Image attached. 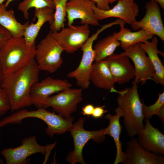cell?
<instances>
[{
	"mask_svg": "<svg viewBox=\"0 0 164 164\" xmlns=\"http://www.w3.org/2000/svg\"><path fill=\"white\" fill-rule=\"evenodd\" d=\"M137 85L120 91L117 98L118 107L123 113V125L128 136L133 137L144 127V119L142 103L138 91Z\"/></svg>",
	"mask_w": 164,
	"mask_h": 164,
	"instance_id": "7a4b0ae2",
	"label": "cell"
},
{
	"mask_svg": "<svg viewBox=\"0 0 164 164\" xmlns=\"http://www.w3.org/2000/svg\"><path fill=\"white\" fill-rule=\"evenodd\" d=\"M90 80L97 88L116 92L115 83L104 60L95 62L93 64Z\"/></svg>",
	"mask_w": 164,
	"mask_h": 164,
	"instance_id": "ffe728a7",
	"label": "cell"
},
{
	"mask_svg": "<svg viewBox=\"0 0 164 164\" xmlns=\"http://www.w3.org/2000/svg\"><path fill=\"white\" fill-rule=\"evenodd\" d=\"M108 27L107 24L103 25L89 37L81 48L83 55L79 66L75 70L67 74L68 77L75 79L77 85L82 90L88 89L90 84V76L95 58L93 42L101 32Z\"/></svg>",
	"mask_w": 164,
	"mask_h": 164,
	"instance_id": "8992f818",
	"label": "cell"
},
{
	"mask_svg": "<svg viewBox=\"0 0 164 164\" xmlns=\"http://www.w3.org/2000/svg\"><path fill=\"white\" fill-rule=\"evenodd\" d=\"M114 111L115 114L112 115L108 113L104 116L105 118L109 120V124L108 127L104 129V135H109L113 139L115 143L116 153L114 164H118L123 162L124 157V152L122 150V144L120 140V134L122 131L120 119L123 116V113L118 107Z\"/></svg>",
	"mask_w": 164,
	"mask_h": 164,
	"instance_id": "d6986e66",
	"label": "cell"
},
{
	"mask_svg": "<svg viewBox=\"0 0 164 164\" xmlns=\"http://www.w3.org/2000/svg\"><path fill=\"white\" fill-rule=\"evenodd\" d=\"M118 0H127V1H134V0H108V2L109 3L112 4L113 2L116 1H118Z\"/></svg>",
	"mask_w": 164,
	"mask_h": 164,
	"instance_id": "8d00e7d4",
	"label": "cell"
},
{
	"mask_svg": "<svg viewBox=\"0 0 164 164\" xmlns=\"http://www.w3.org/2000/svg\"><path fill=\"white\" fill-rule=\"evenodd\" d=\"M55 5L54 20L50 25L52 32H59L65 27L64 22L67 15L66 4L69 0H53Z\"/></svg>",
	"mask_w": 164,
	"mask_h": 164,
	"instance_id": "484cf974",
	"label": "cell"
},
{
	"mask_svg": "<svg viewBox=\"0 0 164 164\" xmlns=\"http://www.w3.org/2000/svg\"><path fill=\"white\" fill-rule=\"evenodd\" d=\"M89 25H72L59 32H51L53 36L67 53L72 54L81 48L89 37Z\"/></svg>",
	"mask_w": 164,
	"mask_h": 164,
	"instance_id": "9c48e42d",
	"label": "cell"
},
{
	"mask_svg": "<svg viewBox=\"0 0 164 164\" xmlns=\"http://www.w3.org/2000/svg\"><path fill=\"white\" fill-rule=\"evenodd\" d=\"M31 117L39 118L44 121L47 125L46 133L51 137L55 134H62L70 131L74 120L73 117L65 119L58 114L47 111L45 108L31 111L23 109L1 120L0 126L2 127L10 124H19L25 118Z\"/></svg>",
	"mask_w": 164,
	"mask_h": 164,
	"instance_id": "277c9868",
	"label": "cell"
},
{
	"mask_svg": "<svg viewBox=\"0 0 164 164\" xmlns=\"http://www.w3.org/2000/svg\"><path fill=\"white\" fill-rule=\"evenodd\" d=\"M5 0H0V5L3 3V2Z\"/></svg>",
	"mask_w": 164,
	"mask_h": 164,
	"instance_id": "74e56055",
	"label": "cell"
},
{
	"mask_svg": "<svg viewBox=\"0 0 164 164\" xmlns=\"http://www.w3.org/2000/svg\"><path fill=\"white\" fill-rule=\"evenodd\" d=\"M5 3L0 5V25L4 27L15 38L23 37L26 28L29 23L28 21L24 24L16 20L13 10H7Z\"/></svg>",
	"mask_w": 164,
	"mask_h": 164,
	"instance_id": "603a6c76",
	"label": "cell"
},
{
	"mask_svg": "<svg viewBox=\"0 0 164 164\" xmlns=\"http://www.w3.org/2000/svg\"><path fill=\"white\" fill-rule=\"evenodd\" d=\"M39 70L35 58L22 68L4 74L1 86L9 98L12 112L32 104L30 91L39 81Z\"/></svg>",
	"mask_w": 164,
	"mask_h": 164,
	"instance_id": "6da1fadb",
	"label": "cell"
},
{
	"mask_svg": "<svg viewBox=\"0 0 164 164\" xmlns=\"http://www.w3.org/2000/svg\"><path fill=\"white\" fill-rule=\"evenodd\" d=\"M104 107L105 106L103 105L94 107L91 116L95 118L101 117L104 113L107 112V111L104 109Z\"/></svg>",
	"mask_w": 164,
	"mask_h": 164,
	"instance_id": "1f68e13d",
	"label": "cell"
},
{
	"mask_svg": "<svg viewBox=\"0 0 164 164\" xmlns=\"http://www.w3.org/2000/svg\"><path fill=\"white\" fill-rule=\"evenodd\" d=\"M91 8L99 20L116 17L130 25L136 21V17L139 12L138 5L134 1H131L118 0L116 5L108 10L98 9L94 2Z\"/></svg>",
	"mask_w": 164,
	"mask_h": 164,
	"instance_id": "5bb4252c",
	"label": "cell"
},
{
	"mask_svg": "<svg viewBox=\"0 0 164 164\" xmlns=\"http://www.w3.org/2000/svg\"><path fill=\"white\" fill-rule=\"evenodd\" d=\"M96 3V7L98 9L108 10L111 8L109 5L108 0H91Z\"/></svg>",
	"mask_w": 164,
	"mask_h": 164,
	"instance_id": "4dcf8cb0",
	"label": "cell"
},
{
	"mask_svg": "<svg viewBox=\"0 0 164 164\" xmlns=\"http://www.w3.org/2000/svg\"><path fill=\"white\" fill-rule=\"evenodd\" d=\"M82 90L81 88H70L50 96L44 102L43 108L50 107L63 118L69 119L72 114L76 111L78 104L83 100Z\"/></svg>",
	"mask_w": 164,
	"mask_h": 164,
	"instance_id": "ba28073f",
	"label": "cell"
},
{
	"mask_svg": "<svg viewBox=\"0 0 164 164\" xmlns=\"http://www.w3.org/2000/svg\"><path fill=\"white\" fill-rule=\"evenodd\" d=\"M10 109V104L9 98L0 85V115L5 114Z\"/></svg>",
	"mask_w": 164,
	"mask_h": 164,
	"instance_id": "f1b7e54d",
	"label": "cell"
},
{
	"mask_svg": "<svg viewBox=\"0 0 164 164\" xmlns=\"http://www.w3.org/2000/svg\"><path fill=\"white\" fill-rule=\"evenodd\" d=\"M36 47L35 59L39 70L52 73L62 66L63 48L53 36L50 31Z\"/></svg>",
	"mask_w": 164,
	"mask_h": 164,
	"instance_id": "5b68a950",
	"label": "cell"
},
{
	"mask_svg": "<svg viewBox=\"0 0 164 164\" xmlns=\"http://www.w3.org/2000/svg\"><path fill=\"white\" fill-rule=\"evenodd\" d=\"M48 7L54 9L55 5L53 0H23L18 6V9L21 11L25 19H29V9L32 8L39 9Z\"/></svg>",
	"mask_w": 164,
	"mask_h": 164,
	"instance_id": "83f0119b",
	"label": "cell"
},
{
	"mask_svg": "<svg viewBox=\"0 0 164 164\" xmlns=\"http://www.w3.org/2000/svg\"><path fill=\"white\" fill-rule=\"evenodd\" d=\"M54 18V10L48 7L35 9L34 19L37 21L35 23H29L26 28L23 37L27 43L35 45V41L39 32L43 24L48 22L50 25L53 22Z\"/></svg>",
	"mask_w": 164,
	"mask_h": 164,
	"instance_id": "44dd1931",
	"label": "cell"
},
{
	"mask_svg": "<svg viewBox=\"0 0 164 164\" xmlns=\"http://www.w3.org/2000/svg\"><path fill=\"white\" fill-rule=\"evenodd\" d=\"M94 107L92 104H87L82 108V113L84 115H92Z\"/></svg>",
	"mask_w": 164,
	"mask_h": 164,
	"instance_id": "d6a6232c",
	"label": "cell"
},
{
	"mask_svg": "<svg viewBox=\"0 0 164 164\" xmlns=\"http://www.w3.org/2000/svg\"><path fill=\"white\" fill-rule=\"evenodd\" d=\"M0 142H1V141H0Z\"/></svg>",
	"mask_w": 164,
	"mask_h": 164,
	"instance_id": "f35d334b",
	"label": "cell"
},
{
	"mask_svg": "<svg viewBox=\"0 0 164 164\" xmlns=\"http://www.w3.org/2000/svg\"><path fill=\"white\" fill-rule=\"evenodd\" d=\"M55 144V143L45 146L41 145L37 142L36 136H32L23 138L20 146L4 149L1 153L5 158L6 164H22L28 161L29 156L38 153L44 154L45 160L47 159Z\"/></svg>",
	"mask_w": 164,
	"mask_h": 164,
	"instance_id": "52a82bcc",
	"label": "cell"
},
{
	"mask_svg": "<svg viewBox=\"0 0 164 164\" xmlns=\"http://www.w3.org/2000/svg\"><path fill=\"white\" fill-rule=\"evenodd\" d=\"M104 60L115 83L122 85L134 78L135 69L127 56L121 53L113 54Z\"/></svg>",
	"mask_w": 164,
	"mask_h": 164,
	"instance_id": "2e32d148",
	"label": "cell"
},
{
	"mask_svg": "<svg viewBox=\"0 0 164 164\" xmlns=\"http://www.w3.org/2000/svg\"><path fill=\"white\" fill-rule=\"evenodd\" d=\"M125 23L121 24L120 30L117 38L120 43V46L123 49L132 46L137 43H143L152 39L154 35L148 33L142 29L139 30L132 32L125 27Z\"/></svg>",
	"mask_w": 164,
	"mask_h": 164,
	"instance_id": "cb8c5ba5",
	"label": "cell"
},
{
	"mask_svg": "<svg viewBox=\"0 0 164 164\" xmlns=\"http://www.w3.org/2000/svg\"><path fill=\"white\" fill-rule=\"evenodd\" d=\"M85 118L79 119L73 125L70 130L73 138L74 144L73 151L69 153L66 159L69 163L86 164L82 156V150L87 142L91 139L104 136V129L95 131H88L84 129L83 125Z\"/></svg>",
	"mask_w": 164,
	"mask_h": 164,
	"instance_id": "8fae6325",
	"label": "cell"
},
{
	"mask_svg": "<svg viewBox=\"0 0 164 164\" xmlns=\"http://www.w3.org/2000/svg\"><path fill=\"white\" fill-rule=\"evenodd\" d=\"M72 84L67 80L48 77L32 86L30 97L32 104L38 108H43L44 101L52 94L70 88Z\"/></svg>",
	"mask_w": 164,
	"mask_h": 164,
	"instance_id": "7c38bea8",
	"label": "cell"
},
{
	"mask_svg": "<svg viewBox=\"0 0 164 164\" xmlns=\"http://www.w3.org/2000/svg\"><path fill=\"white\" fill-rule=\"evenodd\" d=\"M145 13L139 21H135L130 25L135 30L142 29L148 33L158 36L164 41V27L159 4L149 1L145 4Z\"/></svg>",
	"mask_w": 164,
	"mask_h": 164,
	"instance_id": "4fadbf2b",
	"label": "cell"
},
{
	"mask_svg": "<svg viewBox=\"0 0 164 164\" xmlns=\"http://www.w3.org/2000/svg\"><path fill=\"white\" fill-rule=\"evenodd\" d=\"M14 0H7L6 2L5 3L6 7H7L10 3Z\"/></svg>",
	"mask_w": 164,
	"mask_h": 164,
	"instance_id": "d590c367",
	"label": "cell"
},
{
	"mask_svg": "<svg viewBox=\"0 0 164 164\" xmlns=\"http://www.w3.org/2000/svg\"><path fill=\"white\" fill-rule=\"evenodd\" d=\"M119 34V32H114L96 44L93 48L95 53L94 61L104 60L113 54L117 48L121 45L117 38Z\"/></svg>",
	"mask_w": 164,
	"mask_h": 164,
	"instance_id": "d4e9b609",
	"label": "cell"
},
{
	"mask_svg": "<svg viewBox=\"0 0 164 164\" xmlns=\"http://www.w3.org/2000/svg\"><path fill=\"white\" fill-rule=\"evenodd\" d=\"M123 49L124 51L121 53L131 59L134 64L135 76L132 85L140 82L143 85L148 80H153L155 73L153 66L140 43Z\"/></svg>",
	"mask_w": 164,
	"mask_h": 164,
	"instance_id": "30bf717a",
	"label": "cell"
},
{
	"mask_svg": "<svg viewBox=\"0 0 164 164\" xmlns=\"http://www.w3.org/2000/svg\"><path fill=\"white\" fill-rule=\"evenodd\" d=\"M151 41H146L140 43V45L149 58L155 70L153 80L157 84L164 85V67L160 59L158 54L163 55V53L158 48V40L156 36H153Z\"/></svg>",
	"mask_w": 164,
	"mask_h": 164,
	"instance_id": "7402d4cb",
	"label": "cell"
},
{
	"mask_svg": "<svg viewBox=\"0 0 164 164\" xmlns=\"http://www.w3.org/2000/svg\"></svg>",
	"mask_w": 164,
	"mask_h": 164,
	"instance_id": "ab89813d",
	"label": "cell"
},
{
	"mask_svg": "<svg viewBox=\"0 0 164 164\" xmlns=\"http://www.w3.org/2000/svg\"><path fill=\"white\" fill-rule=\"evenodd\" d=\"M142 111L144 118L149 119L153 115H156L160 118L164 124V92L159 94L157 100L150 106L145 105L142 100Z\"/></svg>",
	"mask_w": 164,
	"mask_h": 164,
	"instance_id": "4316f807",
	"label": "cell"
},
{
	"mask_svg": "<svg viewBox=\"0 0 164 164\" xmlns=\"http://www.w3.org/2000/svg\"><path fill=\"white\" fill-rule=\"evenodd\" d=\"M123 164H164V158L142 147L134 137L128 141Z\"/></svg>",
	"mask_w": 164,
	"mask_h": 164,
	"instance_id": "e0dca14e",
	"label": "cell"
},
{
	"mask_svg": "<svg viewBox=\"0 0 164 164\" xmlns=\"http://www.w3.org/2000/svg\"><path fill=\"white\" fill-rule=\"evenodd\" d=\"M157 2L159 4L162 9H164V0H149Z\"/></svg>",
	"mask_w": 164,
	"mask_h": 164,
	"instance_id": "e575fe53",
	"label": "cell"
},
{
	"mask_svg": "<svg viewBox=\"0 0 164 164\" xmlns=\"http://www.w3.org/2000/svg\"><path fill=\"white\" fill-rule=\"evenodd\" d=\"M35 45L26 43L23 37L12 36L0 50V60L4 74L18 70L35 58Z\"/></svg>",
	"mask_w": 164,
	"mask_h": 164,
	"instance_id": "3957f363",
	"label": "cell"
},
{
	"mask_svg": "<svg viewBox=\"0 0 164 164\" xmlns=\"http://www.w3.org/2000/svg\"><path fill=\"white\" fill-rule=\"evenodd\" d=\"M12 36L9 31L0 25V50Z\"/></svg>",
	"mask_w": 164,
	"mask_h": 164,
	"instance_id": "f546056e",
	"label": "cell"
},
{
	"mask_svg": "<svg viewBox=\"0 0 164 164\" xmlns=\"http://www.w3.org/2000/svg\"><path fill=\"white\" fill-rule=\"evenodd\" d=\"M4 73L3 70L2 65L0 60V85L1 86L2 83Z\"/></svg>",
	"mask_w": 164,
	"mask_h": 164,
	"instance_id": "836d02e7",
	"label": "cell"
},
{
	"mask_svg": "<svg viewBox=\"0 0 164 164\" xmlns=\"http://www.w3.org/2000/svg\"><path fill=\"white\" fill-rule=\"evenodd\" d=\"M66 6L67 25H73L76 19H80L82 24L99 25V20L91 8V0H69Z\"/></svg>",
	"mask_w": 164,
	"mask_h": 164,
	"instance_id": "9a60e30c",
	"label": "cell"
},
{
	"mask_svg": "<svg viewBox=\"0 0 164 164\" xmlns=\"http://www.w3.org/2000/svg\"><path fill=\"white\" fill-rule=\"evenodd\" d=\"M144 128L138 131L137 139L145 149L156 154H164V135L145 119Z\"/></svg>",
	"mask_w": 164,
	"mask_h": 164,
	"instance_id": "ac0fdd59",
	"label": "cell"
}]
</instances>
